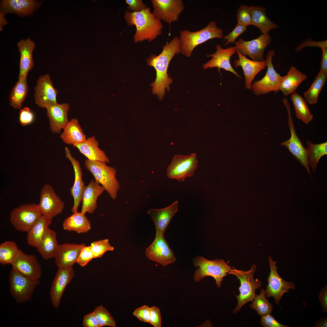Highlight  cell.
<instances>
[{
  "instance_id": "6da1fadb",
  "label": "cell",
  "mask_w": 327,
  "mask_h": 327,
  "mask_svg": "<svg viewBox=\"0 0 327 327\" xmlns=\"http://www.w3.org/2000/svg\"><path fill=\"white\" fill-rule=\"evenodd\" d=\"M180 52V38L175 36L170 42L166 43L160 54L158 56L152 54L146 59L147 64L153 67L156 71V79L150 86L153 94L156 95L160 100L163 99L165 90L169 91L170 85L173 82L167 73L170 61L175 54H178Z\"/></svg>"
},
{
  "instance_id": "7a4b0ae2",
  "label": "cell",
  "mask_w": 327,
  "mask_h": 327,
  "mask_svg": "<svg viewBox=\"0 0 327 327\" xmlns=\"http://www.w3.org/2000/svg\"><path fill=\"white\" fill-rule=\"evenodd\" d=\"M124 18L128 26L136 27L134 38L135 43L145 40L152 41L162 33L163 25L161 21L151 12L149 7L139 12L126 10Z\"/></svg>"
},
{
  "instance_id": "3957f363",
  "label": "cell",
  "mask_w": 327,
  "mask_h": 327,
  "mask_svg": "<svg viewBox=\"0 0 327 327\" xmlns=\"http://www.w3.org/2000/svg\"><path fill=\"white\" fill-rule=\"evenodd\" d=\"M179 38L181 53L190 57L193 51L197 45L213 38H223L222 29L218 27L215 21L210 22L203 29L195 32L189 30H181Z\"/></svg>"
},
{
  "instance_id": "277c9868",
  "label": "cell",
  "mask_w": 327,
  "mask_h": 327,
  "mask_svg": "<svg viewBox=\"0 0 327 327\" xmlns=\"http://www.w3.org/2000/svg\"><path fill=\"white\" fill-rule=\"evenodd\" d=\"M194 266L197 268L193 276L196 282L200 281L206 276L213 278L217 287L220 288L223 278L230 271L231 266L224 259L208 260L202 256H198L193 259Z\"/></svg>"
},
{
  "instance_id": "5b68a950",
  "label": "cell",
  "mask_w": 327,
  "mask_h": 327,
  "mask_svg": "<svg viewBox=\"0 0 327 327\" xmlns=\"http://www.w3.org/2000/svg\"><path fill=\"white\" fill-rule=\"evenodd\" d=\"M84 165L93 175L95 180L101 185L112 199H115L120 189L115 169L107 166L105 163L88 159L85 160Z\"/></svg>"
},
{
  "instance_id": "8992f818",
  "label": "cell",
  "mask_w": 327,
  "mask_h": 327,
  "mask_svg": "<svg viewBox=\"0 0 327 327\" xmlns=\"http://www.w3.org/2000/svg\"><path fill=\"white\" fill-rule=\"evenodd\" d=\"M256 266L254 263L251 269L248 271H244L237 269L234 267L231 268L228 274H232L236 276L240 281V286L238 288L240 294L236 296L238 300L236 307L233 312L236 314L239 311L244 304L254 299L256 294L255 291L262 286V282L258 279H254V273L256 270Z\"/></svg>"
},
{
  "instance_id": "52a82bcc",
  "label": "cell",
  "mask_w": 327,
  "mask_h": 327,
  "mask_svg": "<svg viewBox=\"0 0 327 327\" xmlns=\"http://www.w3.org/2000/svg\"><path fill=\"white\" fill-rule=\"evenodd\" d=\"M42 215L38 204H22L12 211L9 219L16 230L28 232Z\"/></svg>"
},
{
  "instance_id": "ba28073f",
  "label": "cell",
  "mask_w": 327,
  "mask_h": 327,
  "mask_svg": "<svg viewBox=\"0 0 327 327\" xmlns=\"http://www.w3.org/2000/svg\"><path fill=\"white\" fill-rule=\"evenodd\" d=\"M9 289L11 295L18 303L31 299L35 288L39 284V280L27 278L12 269L9 276Z\"/></svg>"
},
{
  "instance_id": "9c48e42d",
  "label": "cell",
  "mask_w": 327,
  "mask_h": 327,
  "mask_svg": "<svg viewBox=\"0 0 327 327\" xmlns=\"http://www.w3.org/2000/svg\"><path fill=\"white\" fill-rule=\"evenodd\" d=\"M198 164L195 153L187 155L175 154L167 168V176L170 179L183 182L186 178L193 176Z\"/></svg>"
},
{
  "instance_id": "30bf717a",
  "label": "cell",
  "mask_w": 327,
  "mask_h": 327,
  "mask_svg": "<svg viewBox=\"0 0 327 327\" xmlns=\"http://www.w3.org/2000/svg\"><path fill=\"white\" fill-rule=\"evenodd\" d=\"M275 55L274 50L268 52L265 60L267 67L265 75L261 80L252 83L251 90L256 95H265L272 91L276 93L279 91L282 76L276 72L272 64V59Z\"/></svg>"
},
{
  "instance_id": "8fae6325",
  "label": "cell",
  "mask_w": 327,
  "mask_h": 327,
  "mask_svg": "<svg viewBox=\"0 0 327 327\" xmlns=\"http://www.w3.org/2000/svg\"><path fill=\"white\" fill-rule=\"evenodd\" d=\"M270 271L267 278L268 284L265 290L266 297H274L275 303L280 304V300L285 292H289L290 289H295V285L292 282L285 281L279 275L276 266V261H274L271 256L268 258Z\"/></svg>"
},
{
  "instance_id": "7c38bea8",
  "label": "cell",
  "mask_w": 327,
  "mask_h": 327,
  "mask_svg": "<svg viewBox=\"0 0 327 327\" xmlns=\"http://www.w3.org/2000/svg\"><path fill=\"white\" fill-rule=\"evenodd\" d=\"M282 100L288 113V124L290 131L291 137L289 140L281 142L280 145L287 148L297 160L306 168L310 174L306 148L303 146L302 142L296 134L291 114L290 104L288 100L286 97L283 98Z\"/></svg>"
},
{
  "instance_id": "4fadbf2b",
  "label": "cell",
  "mask_w": 327,
  "mask_h": 327,
  "mask_svg": "<svg viewBox=\"0 0 327 327\" xmlns=\"http://www.w3.org/2000/svg\"><path fill=\"white\" fill-rule=\"evenodd\" d=\"M145 254L148 259L163 266L173 263L176 260L164 235L157 231L154 241L146 249Z\"/></svg>"
},
{
  "instance_id": "5bb4252c",
  "label": "cell",
  "mask_w": 327,
  "mask_h": 327,
  "mask_svg": "<svg viewBox=\"0 0 327 327\" xmlns=\"http://www.w3.org/2000/svg\"><path fill=\"white\" fill-rule=\"evenodd\" d=\"M272 37L269 33L262 34L256 39L250 41H245L240 38L235 43L237 50L243 55L249 56L253 61L262 62L264 58V50L269 45Z\"/></svg>"
},
{
  "instance_id": "9a60e30c",
  "label": "cell",
  "mask_w": 327,
  "mask_h": 327,
  "mask_svg": "<svg viewBox=\"0 0 327 327\" xmlns=\"http://www.w3.org/2000/svg\"><path fill=\"white\" fill-rule=\"evenodd\" d=\"M151 2L154 16L169 24L177 21L185 8L182 0H151Z\"/></svg>"
},
{
  "instance_id": "2e32d148",
  "label": "cell",
  "mask_w": 327,
  "mask_h": 327,
  "mask_svg": "<svg viewBox=\"0 0 327 327\" xmlns=\"http://www.w3.org/2000/svg\"><path fill=\"white\" fill-rule=\"evenodd\" d=\"M38 205L42 215L51 219L61 213L65 207L64 203L48 184L42 187Z\"/></svg>"
},
{
  "instance_id": "e0dca14e",
  "label": "cell",
  "mask_w": 327,
  "mask_h": 327,
  "mask_svg": "<svg viewBox=\"0 0 327 327\" xmlns=\"http://www.w3.org/2000/svg\"><path fill=\"white\" fill-rule=\"evenodd\" d=\"M11 265L12 269L28 279L39 280L41 276V267L36 257L20 249Z\"/></svg>"
},
{
  "instance_id": "ac0fdd59",
  "label": "cell",
  "mask_w": 327,
  "mask_h": 327,
  "mask_svg": "<svg viewBox=\"0 0 327 327\" xmlns=\"http://www.w3.org/2000/svg\"><path fill=\"white\" fill-rule=\"evenodd\" d=\"M35 90V102L38 107L46 108L58 103L56 97L58 91L54 87L49 74H45L39 77Z\"/></svg>"
},
{
  "instance_id": "d6986e66",
  "label": "cell",
  "mask_w": 327,
  "mask_h": 327,
  "mask_svg": "<svg viewBox=\"0 0 327 327\" xmlns=\"http://www.w3.org/2000/svg\"><path fill=\"white\" fill-rule=\"evenodd\" d=\"M216 51L213 54H208L207 57H211L212 58L203 65L204 69L213 68H217L219 73H220L221 68L229 71L236 75V77L242 79L241 76L232 68L230 62L231 57L236 52L235 46H232L223 49L220 44L216 46Z\"/></svg>"
},
{
  "instance_id": "ffe728a7",
  "label": "cell",
  "mask_w": 327,
  "mask_h": 327,
  "mask_svg": "<svg viewBox=\"0 0 327 327\" xmlns=\"http://www.w3.org/2000/svg\"><path fill=\"white\" fill-rule=\"evenodd\" d=\"M74 276L72 266L66 268H58L52 283L50 296L52 304L57 309L59 306L62 296L66 286Z\"/></svg>"
},
{
  "instance_id": "44dd1931",
  "label": "cell",
  "mask_w": 327,
  "mask_h": 327,
  "mask_svg": "<svg viewBox=\"0 0 327 327\" xmlns=\"http://www.w3.org/2000/svg\"><path fill=\"white\" fill-rule=\"evenodd\" d=\"M84 245V243H68L59 245L54 257L58 268L72 266L76 263L81 250Z\"/></svg>"
},
{
  "instance_id": "7402d4cb",
  "label": "cell",
  "mask_w": 327,
  "mask_h": 327,
  "mask_svg": "<svg viewBox=\"0 0 327 327\" xmlns=\"http://www.w3.org/2000/svg\"><path fill=\"white\" fill-rule=\"evenodd\" d=\"M66 157L71 163L74 172V185L70 189L71 194L74 199V204L71 209L73 213L78 211V207L82 202L83 192L85 187L82 180V173L79 162L73 157L67 147L64 148Z\"/></svg>"
},
{
  "instance_id": "603a6c76",
  "label": "cell",
  "mask_w": 327,
  "mask_h": 327,
  "mask_svg": "<svg viewBox=\"0 0 327 327\" xmlns=\"http://www.w3.org/2000/svg\"><path fill=\"white\" fill-rule=\"evenodd\" d=\"M236 52L238 54L239 59L234 61L235 67L236 68L239 66L241 67L245 78V88L251 90L253 81L257 74L266 67V62L265 61L260 62L251 60L237 50Z\"/></svg>"
},
{
  "instance_id": "cb8c5ba5",
  "label": "cell",
  "mask_w": 327,
  "mask_h": 327,
  "mask_svg": "<svg viewBox=\"0 0 327 327\" xmlns=\"http://www.w3.org/2000/svg\"><path fill=\"white\" fill-rule=\"evenodd\" d=\"M69 108L68 103H57L49 105L46 108L50 128L52 133H60L68 123V111Z\"/></svg>"
},
{
  "instance_id": "d4e9b609",
  "label": "cell",
  "mask_w": 327,
  "mask_h": 327,
  "mask_svg": "<svg viewBox=\"0 0 327 327\" xmlns=\"http://www.w3.org/2000/svg\"><path fill=\"white\" fill-rule=\"evenodd\" d=\"M178 204V201L176 200L164 208L150 209L147 211L154 222L156 231L164 235L171 219L177 211Z\"/></svg>"
},
{
  "instance_id": "484cf974",
  "label": "cell",
  "mask_w": 327,
  "mask_h": 327,
  "mask_svg": "<svg viewBox=\"0 0 327 327\" xmlns=\"http://www.w3.org/2000/svg\"><path fill=\"white\" fill-rule=\"evenodd\" d=\"M99 143L94 136L88 137L82 142L73 145L89 160L105 163H109V158L105 152L99 148Z\"/></svg>"
},
{
  "instance_id": "4316f807",
  "label": "cell",
  "mask_w": 327,
  "mask_h": 327,
  "mask_svg": "<svg viewBox=\"0 0 327 327\" xmlns=\"http://www.w3.org/2000/svg\"><path fill=\"white\" fill-rule=\"evenodd\" d=\"M104 190V188L95 180H91L85 187L82 198L81 212L92 213L97 207V200Z\"/></svg>"
},
{
  "instance_id": "83f0119b",
  "label": "cell",
  "mask_w": 327,
  "mask_h": 327,
  "mask_svg": "<svg viewBox=\"0 0 327 327\" xmlns=\"http://www.w3.org/2000/svg\"><path fill=\"white\" fill-rule=\"evenodd\" d=\"M20 54L18 79L25 75L34 66L32 52L35 46L34 42L28 38L21 40L17 43Z\"/></svg>"
},
{
  "instance_id": "f1b7e54d",
  "label": "cell",
  "mask_w": 327,
  "mask_h": 327,
  "mask_svg": "<svg viewBox=\"0 0 327 327\" xmlns=\"http://www.w3.org/2000/svg\"><path fill=\"white\" fill-rule=\"evenodd\" d=\"M307 78L305 74L295 67L292 66L287 74L282 76L279 91H281L285 96H287L294 92L299 85Z\"/></svg>"
},
{
  "instance_id": "f546056e",
  "label": "cell",
  "mask_w": 327,
  "mask_h": 327,
  "mask_svg": "<svg viewBox=\"0 0 327 327\" xmlns=\"http://www.w3.org/2000/svg\"><path fill=\"white\" fill-rule=\"evenodd\" d=\"M250 10L252 25L258 28L262 34L269 33L272 29L278 28V25L266 16V8L263 6L251 5Z\"/></svg>"
},
{
  "instance_id": "4dcf8cb0",
  "label": "cell",
  "mask_w": 327,
  "mask_h": 327,
  "mask_svg": "<svg viewBox=\"0 0 327 327\" xmlns=\"http://www.w3.org/2000/svg\"><path fill=\"white\" fill-rule=\"evenodd\" d=\"M61 137L65 143L70 145L82 142L86 139L78 120L73 118L63 129Z\"/></svg>"
},
{
  "instance_id": "1f68e13d",
  "label": "cell",
  "mask_w": 327,
  "mask_h": 327,
  "mask_svg": "<svg viewBox=\"0 0 327 327\" xmlns=\"http://www.w3.org/2000/svg\"><path fill=\"white\" fill-rule=\"evenodd\" d=\"M52 220L42 215L27 232V243L37 248L43 237Z\"/></svg>"
},
{
  "instance_id": "d6a6232c",
  "label": "cell",
  "mask_w": 327,
  "mask_h": 327,
  "mask_svg": "<svg viewBox=\"0 0 327 327\" xmlns=\"http://www.w3.org/2000/svg\"><path fill=\"white\" fill-rule=\"evenodd\" d=\"M62 226L64 230L78 233H87L91 228V223L85 214L78 211L65 219Z\"/></svg>"
},
{
  "instance_id": "836d02e7",
  "label": "cell",
  "mask_w": 327,
  "mask_h": 327,
  "mask_svg": "<svg viewBox=\"0 0 327 327\" xmlns=\"http://www.w3.org/2000/svg\"><path fill=\"white\" fill-rule=\"evenodd\" d=\"M59 245L56 232L48 228L37 248L42 257L47 260L54 257Z\"/></svg>"
},
{
  "instance_id": "e575fe53",
  "label": "cell",
  "mask_w": 327,
  "mask_h": 327,
  "mask_svg": "<svg viewBox=\"0 0 327 327\" xmlns=\"http://www.w3.org/2000/svg\"><path fill=\"white\" fill-rule=\"evenodd\" d=\"M2 6L5 11L26 15L35 9L37 3L32 0H4L2 1Z\"/></svg>"
},
{
  "instance_id": "d590c367",
  "label": "cell",
  "mask_w": 327,
  "mask_h": 327,
  "mask_svg": "<svg viewBox=\"0 0 327 327\" xmlns=\"http://www.w3.org/2000/svg\"><path fill=\"white\" fill-rule=\"evenodd\" d=\"M27 75H25L18 79L11 92L9 97L10 104L14 109L21 108L26 96L28 90Z\"/></svg>"
},
{
  "instance_id": "8d00e7d4",
  "label": "cell",
  "mask_w": 327,
  "mask_h": 327,
  "mask_svg": "<svg viewBox=\"0 0 327 327\" xmlns=\"http://www.w3.org/2000/svg\"><path fill=\"white\" fill-rule=\"evenodd\" d=\"M306 143L307 147L306 149L309 164L314 172L320 158L327 154V142L315 144L307 140Z\"/></svg>"
},
{
  "instance_id": "74e56055",
  "label": "cell",
  "mask_w": 327,
  "mask_h": 327,
  "mask_svg": "<svg viewBox=\"0 0 327 327\" xmlns=\"http://www.w3.org/2000/svg\"><path fill=\"white\" fill-rule=\"evenodd\" d=\"M297 117L308 124L313 118L308 107L303 97L297 93H292L291 96Z\"/></svg>"
},
{
  "instance_id": "f35d334b",
  "label": "cell",
  "mask_w": 327,
  "mask_h": 327,
  "mask_svg": "<svg viewBox=\"0 0 327 327\" xmlns=\"http://www.w3.org/2000/svg\"><path fill=\"white\" fill-rule=\"evenodd\" d=\"M327 78V74L320 71L309 89L304 94L305 100L310 104H316L319 93Z\"/></svg>"
},
{
  "instance_id": "ab89813d",
  "label": "cell",
  "mask_w": 327,
  "mask_h": 327,
  "mask_svg": "<svg viewBox=\"0 0 327 327\" xmlns=\"http://www.w3.org/2000/svg\"><path fill=\"white\" fill-rule=\"evenodd\" d=\"M19 249L16 243L12 241H8L0 245V263L2 265L11 264L16 256Z\"/></svg>"
},
{
  "instance_id": "60d3db41",
  "label": "cell",
  "mask_w": 327,
  "mask_h": 327,
  "mask_svg": "<svg viewBox=\"0 0 327 327\" xmlns=\"http://www.w3.org/2000/svg\"><path fill=\"white\" fill-rule=\"evenodd\" d=\"M265 290L262 289L260 294L256 296L249 306L252 309L256 310L258 315H263L270 314L272 312L273 305L266 299Z\"/></svg>"
},
{
  "instance_id": "b9f144b4",
  "label": "cell",
  "mask_w": 327,
  "mask_h": 327,
  "mask_svg": "<svg viewBox=\"0 0 327 327\" xmlns=\"http://www.w3.org/2000/svg\"><path fill=\"white\" fill-rule=\"evenodd\" d=\"M97 319L100 327L116 326L115 321L108 310L102 306L96 307L93 312Z\"/></svg>"
},
{
  "instance_id": "7bdbcfd3",
  "label": "cell",
  "mask_w": 327,
  "mask_h": 327,
  "mask_svg": "<svg viewBox=\"0 0 327 327\" xmlns=\"http://www.w3.org/2000/svg\"><path fill=\"white\" fill-rule=\"evenodd\" d=\"M90 246L94 258H100L106 252L114 250V247L111 245L107 239L94 241Z\"/></svg>"
},
{
  "instance_id": "ee69618b",
  "label": "cell",
  "mask_w": 327,
  "mask_h": 327,
  "mask_svg": "<svg viewBox=\"0 0 327 327\" xmlns=\"http://www.w3.org/2000/svg\"><path fill=\"white\" fill-rule=\"evenodd\" d=\"M236 17L238 24L246 27L252 25L249 6L241 5L239 7L237 12Z\"/></svg>"
},
{
  "instance_id": "f6af8a7d",
  "label": "cell",
  "mask_w": 327,
  "mask_h": 327,
  "mask_svg": "<svg viewBox=\"0 0 327 327\" xmlns=\"http://www.w3.org/2000/svg\"><path fill=\"white\" fill-rule=\"evenodd\" d=\"M94 258L90 246L82 247L81 250L76 263L80 266L84 267L86 265Z\"/></svg>"
},
{
  "instance_id": "bcb514c9",
  "label": "cell",
  "mask_w": 327,
  "mask_h": 327,
  "mask_svg": "<svg viewBox=\"0 0 327 327\" xmlns=\"http://www.w3.org/2000/svg\"><path fill=\"white\" fill-rule=\"evenodd\" d=\"M246 27L237 24L234 29L229 34L223 36L224 41L226 40L224 45L226 46L230 43L235 42L236 39L241 35L246 30Z\"/></svg>"
},
{
  "instance_id": "7dc6e473",
  "label": "cell",
  "mask_w": 327,
  "mask_h": 327,
  "mask_svg": "<svg viewBox=\"0 0 327 327\" xmlns=\"http://www.w3.org/2000/svg\"><path fill=\"white\" fill-rule=\"evenodd\" d=\"M34 116L30 109L25 107L21 109L19 112V121L22 126H25L32 123Z\"/></svg>"
},
{
  "instance_id": "c3c4849f",
  "label": "cell",
  "mask_w": 327,
  "mask_h": 327,
  "mask_svg": "<svg viewBox=\"0 0 327 327\" xmlns=\"http://www.w3.org/2000/svg\"><path fill=\"white\" fill-rule=\"evenodd\" d=\"M308 46L318 47L321 49L327 47V40L315 41L311 38H307L298 45L295 48V50L296 52H298L303 48Z\"/></svg>"
},
{
  "instance_id": "681fc988",
  "label": "cell",
  "mask_w": 327,
  "mask_h": 327,
  "mask_svg": "<svg viewBox=\"0 0 327 327\" xmlns=\"http://www.w3.org/2000/svg\"><path fill=\"white\" fill-rule=\"evenodd\" d=\"M161 318L159 309L156 306L150 308L149 323L154 327H161Z\"/></svg>"
},
{
  "instance_id": "f907efd6",
  "label": "cell",
  "mask_w": 327,
  "mask_h": 327,
  "mask_svg": "<svg viewBox=\"0 0 327 327\" xmlns=\"http://www.w3.org/2000/svg\"><path fill=\"white\" fill-rule=\"evenodd\" d=\"M150 307L144 305L137 308L133 312V315L140 321L149 322L150 317Z\"/></svg>"
},
{
  "instance_id": "816d5d0a",
  "label": "cell",
  "mask_w": 327,
  "mask_h": 327,
  "mask_svg": "<svg viewBox=\"0 0 327 327\" xmlns=\"http://www.w3.org/2000/svg\"><path fill=\"white\" fill-rule=\"evenodd\" d=\"M260 324L264 327H289L276 320L270 314L261 315Z\"/></svg>"
},
{
  "instance_id": "f5cc1de1",
  "label": "cell",
  "mask_w": 327,
  "mask_h": 327,
  "mask_svg": "<svg viewBox=\"0 0 327 327\" xmlns=\"http://www.w3.org/2000/svg\"><path fill=\"white\" fill-rule=\"evenodd\" d=\"M126 3L128 5L127 8L133 12H140L147 7L141 0H126Z\"/></svg>"
},
{
  "instance_id": "db71d44e",
  "label": "cell",
  "mask_w": 327,
  "mask_h": 327,
  "mask_svg": "<svg viewBox=\"0 0 327 327\" xmlns=\"http://www.w3.org/2000/svg\"><path fill=\"white\" fill-rule=\"evenodd\" d=\"M83 326L84 327H100L99 322L93 312L84 316Z\"/></svg>"
},
{
  "instance_id": "11a10c76",
  "label": "cell",
  "mask_w": 327,
  "mask_h": 327,
  "mask_svg": "<svg viewBox=\"0 0 327 327\" xmlns=\"http://www.w3.org/2000/svg\"><path fill=\"white\" fill-rule=\"evenodd\" d=\"M322 312H327V285L322 288L319 292V296Z\"/></svg>"
},
{
  "instance_id": "9f6ffc18",
  "label": "cell",
  "mask_w": 327,
  "mask_h": 327,
  "mask_svg": "<svg viewBox=\"0 0 327 327\" xmlns=\"http://www.w3.org/2000/svg\"><path fill=\"white\" fill-rule=\"evenodd\" d=\"M321 49L322 55L320 71L327 74V47L323 48Z\"/></svg>"
},
{
  "instance_id": "6f0895ef",
  "label": "cell",
  "mask_w": 327,
  "mask_h": 327,
  "mask_svg": "<svg viewBox=\"0 0 327 327\" xmlns=\"http://www.w3.org/2000/svg\"><path fill=\"white\" fill-rule=\"evenodd\" d=\"M327 319L326 318H321L319 319L318 321L315 323L314 327H327Z\"/></svg>"
},
{
  "instance_id": "680465c9",
  "label": "cell",
  "mask_w": 327,
  "mask_h": 327,
  "mask_svg": "<svg viewBox=\"0 0 327 327\" xmlns=\"http://www.w3.org/2000/svg\"><path fill=\"white\" fill-rule=\"evenodd\" d=\"M5 13L4 12L1 13H0V30L2 31V26L5 25H6L7 23L6 20L5 18L4 17V15Z\"/></svg>"
},
{
  "instance_id": "91938a15",
  "label": "cell",
  "mask_w": 327,
  "mask_h": 327,
  "mask_svg": "<svg viewBox=\"0 0 327 327\" xmlns=\"http://www.w3.org/2000/svg\"><path fill=\"white\" fill-rule=\"evenodd\" d=\"M200 326L201 327H211L213 326L212 323L210 322L209 320L206 321L204 322V323L200 325Z\"/></svg>"
}]
</instances>
